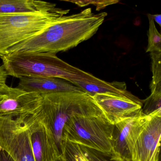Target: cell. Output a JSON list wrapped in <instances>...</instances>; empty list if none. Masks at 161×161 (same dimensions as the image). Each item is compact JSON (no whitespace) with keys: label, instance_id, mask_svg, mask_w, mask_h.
Here are the masks:
<instances>
[{"label":"cell","instance_id":"52a82bcc","mask_svg":"<svg viewBox=\"0 0 161 161\" xmlns=\"http://www.w3.org/2000/svg\"><path fill=\"white\" fill-rule=\"evenodd\" d=\"M147 119L143 115L125 119L114 125L111 159L131 161L134 146Z\"/></svg>","mask_w":161,"mask_h":161},{"label":"cell","instance_id":"44dd1931","mask_svg":"<svg viewBox=\"0 0 161 161\" xmlns=\"http://www.w3.org/2000/svg\"><path fill=\"white\" fill-rule=\"evenodd\" d=\"M8 76V73L3 66H0V89L7 85L6 82Z\"/></svg>","mask_w":161,"mask_h":161},{"label":"cell","instance_id":"5bb4252c","mask_svg":"<svg viewBox=\"0 0 161 161\" xmlns=\"http://www.w3.org/2000/svg\"><path fill=\"white\" fill-rule=\"evenodd\" d=\"M56 8V4L34 0H0V14L40 13Z\"/></svg>","mask_w":161,"mask_h":161},{"label":"cell","instance_id":"9a60e30c","mask_svg":"<svg viewBox=\"0 0 161 161\" xmlns=\"http://www.w3.org/2000/svg\"><path fill=\"white\" fill-rule=\"evenodd\" d=\"M149 20V30L148 32V46L147 53L161 52V36L156 29L152 15L147 14Z\"/></svg>","mask_w":161,"mask_h":161},{"label":"cell","instance_id":"7a4b0ae2","mask_svg":"<svg viewBox=\"0 0 161 161\" xmlns=\"http://www.w3.org/2000/svg\"><path fill=\"white\" fill-rule=\"evenodd\" d=\"M36 113L52 138L58 155L63 154V130L67 121L77 115L102 114L90 95L84 92H61L43 95Z\"/></svg>","mask_w":161,"mask_h":161},{"label":"cell","instance_id":"3957f363","mask_svg":"<svg viewBox=\"0 0 161 161\" xmlns=\"http://www.w3.org/2000/svg\"><path fill=\"white\" fill-rule=\"evenodd\" d=\"M8 76L19 78L53 77L73 84L89 81L95 76L61 60L52 53L14 52L1 57Z\"/></svg>","mask_w":161,"mask_h":161},{"label":"cell","instance_id":"7402d4cb","mask_svg":"<svg viewBox=\"0 0 161 161\" xmlns=\"http://www.w3.org/2000/svg\"><path fill=\"white\" fill-rule=\"evenodd\" d=\"M0 161H15L5 151L0 148Z\"/></svg>","mask_w":161,"mask_h":161},{"label":"cell","instance_id":"d6986e66","mask_svg":"<svg viewBox=\"0 0 161 161\" xmlns=\"http://www.w3.org/2000/svg\"><path fill=\"white\" fill-rule=\"evenodd\" d=\"M81 147L89 161H116L111 159V155L86 147L81 146Z\"/></svg>","mask_w":161,"mask_h":161},{"label":"cell","instance_id":"e0dca14e","mask_svg":"<svg viewBox=\"0 0 161 161\" xmlns=\"http://www.w3.org/2000/svg\"><path fill=\"white\" fill-rule=\"evenodd\" d=\"M142 114L148 116L161 112V90H154L151 95L145 100H142Z\"/></svg>","mask_w":161,"mask_h":161},{"label":"cell","instance_id":"277c9868","mask_svg":"<svg viewBox=\"0 0 161 161\" xmlns=\"http://www.w3.org/2000/svg\"><path fill=\"white\" fill-rule=\"evenodd\" d=\"M69 12L56 7L33 14H0V57L10 48L41 32Z\"/></svg>","mask_w":161,"mask_h":161},{"label":"cell","instance_id":"5b68a950","mask_svg":"<svg viewBox=\"0 0 161 161\" xmlns=\"http://www.w3.org/2000/svg\"><path fill=\"white\" fill-rule=\"evenodd\" d=\"M114 129L103 114L75 116L65 124L63 138L111 155Z\"/></svg>","mask_w":161,"mask_h":161},{"label":"cell","instance_id":"9c48e42d","mask_svg":"<svg viewBox=\"0 0 161 161\" xmlns=\"http://www.w3.org/2000/svg\"><path fill=\"white\" fill-rule=\"evenodd\" d=\"M161 112L148 116L132 152L131 161H160Z\"/></svg>","mask_w":161,"mask_h":161},{"label":"cell","instance_id":"6da1fadb","mask_svg":"<svg viewBox=\"0 0 161 161\" xmlns=\"http://www.w3.org/2000/svg\"><path fill=\"white\" fill-rule=\"evenodd\" d=\"M107 16L104 12L94 14L91 8L64 16L36 35L10 48L6 54L14 52L56 54L66 51L92 37Z\"/></svg>","mask_w":161,"mask_h":161},{"label":"cell","instance_id":"4fadbf2b","mask_svg":"<svg viewBox=\"0 0 161 161\" xmlns=\"http://www.w3.org/2000/svg\"><path fill=\"white\" fill-rule=\"evenodd\" d=\"M72 84L78 86L91 97L97 94H113L126 97L143 104L142 100L127 90L126 84L123 82H107L95 77L89 81H76Z\"/></svg>","mask_w":161,"mask_h":161},{"label":"cell","instance_id":"7c38bea8","mask_svg":"<svg viewBox=\"0 0 161 161\" xmlns=\"http://www.w3.org/2000/svg\"><path fill=\"white\" fill-rule=\"evenodd\" d=\"M17 88L27 92L36 93L40 96L61 92H84L71 83L53 77H25L19 78Z\"/></svg>","mask_w":161,"mask_h":161},{"label":"cell","instance_id":"603a6c76","mask_svg":"<svg viewBox=\"0 0 161 161\" xmlns=\"http://www.w3.org/2000/svg\"><path fill=\"white\" fill-rule=\"evenodd\" d=\"M152 17L154 21H155L160 27H161V15H152Z\"/></svg>","mask_w":161,"mask_h":161},{"label":"cell","instance_id":"8992f818","mask_svg":"<svg viewBox=\"0 0 161 161\" xmlns=\"http://www.w3.org/2000/svg\"><path fill=\"white\" fill-rule=\"evenodd\" d=\"M24 117H0V148L15 161H35Z\"/></svg>","mask_w":161,"mask_h":161},{"label":"cell","instance_id":"30bf717a","mask_svg":"<svg viewBox=\"0 0 161 161\" xmlns=\"http://www.w3.org/2000/svg\"><path fill=\"white\" fill-rule=\"evenodd\" d=\"M92 97L106 119L113 125L143 115V104L126 97L108 94H97Z\"/></svg>","mask_w":161,"mask_h":161},{"label":"cell","instance_id":"ac0fdd59","mask_svg":"<svg viewBox=\"0 0 161 161\" xmlns=\"http://www.w3.org/2000/svg\"><path fill=\"white\" fill-rule=\"evenodd\" d=\"M62 155L66 161H89L80 145L68 140L65 141Z\"/></svg>","mask_w":161,"mask_h":161},{"label":"cell","instance_id":"ba28073f","mask_svg":"<svg viewBox=\"0 0 161 161\" xmlns=\"http://www.w3.org/2000/svg\"><path fill=\"white\" fill-rule=\"evenodd\" d=\"M42 97L7 85L0 89V117H23L33 115L40 107Z\"/></svg>","mask_w":161,"mask_h":161},{"label":"cell","instance_id":"2e32d148","mask_svg":"<svg viewBox=\"0 0 161 161\" xmlns=\"http://www.w3.org/2000/svg\"><path fill=\"white\" fill-rule=\"evenodd\" d=\"M152 60V80L150 85L151 91L161 90V52L150 53Z\"/></svg>","mask_w":161,"mask_h":161},{"label":"cell","instance_id":"8fae6325","mask_svg":"<svg viewBox=\"0 0 161 161\" xmlns=\"http://www.w3.org/2000/svg\"><path fill=\"white\" fill-rule=\"evenodd\" d=\"M35 161H53L57 153L54 142L36 114L24 117Z\"/></svg>","mask_w":161,"mask_h":161},{"label":"cell","instance_id":"ffe728a7","mask_svg":"<svg viewBox=\"0 0 161 161\" xmlns=\"http://www.w3.org/2000/svg\"><path fill=\"white\" fill-rule=\"evenodd\" d=\"M69 2L75 3L76 5L80 7H85L87 5L92 4L97 7L96 10L97 11H100L102 9H104L106 6L112 5L113 4L118 3V1H66Z\"/></svg>","mask_w":161,"mask_h":161},{"label":"cell","instance_id":"cb8c5ba5","mask_svg":"<svg viewBox=\"0 0 161 161\" xmlns=\"http://www.w3.org/2000/svg\"><path fill=\"white\" fill-rule=\"evenodd\" d=\"M53 161H66L63 155L57 156Z\"/></svg>","mask_w":161,"mask_h":161}]
</instances>
